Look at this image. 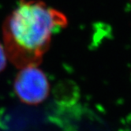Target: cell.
I'll return each mask as SVG.
<instances>
[{
  "instance_id": "obj_1",
  "label": "cell",
  "mask_w": 131,
  "mask_h": 131,
  "mask_svg": "<svg viewBox=\"0 0 131 131\" xmlns=\"http://www.w3.org/2000/svg\"><path fill=\"white\" fill-rule=\"evenodd\" d=\"M67 24L65 14L43 1L20 0L3 26L8 59L19 69L40 65L53 36Z\"/></svg>"
},
{
  "instance_id": "obj_2",
  "label": "cell",
  "mask_w": 131,
  "mask_h": 131,
  "mask_svg": "<svg viewBox=\"0 0 131 131\" xmlns=\"http://www.w3.org/2000/svg\"><path fill=\"white\" fill-rule=\"evenodd\" d=\"M17 98L28 105H38L49 95L50 85L46 74L37 66L21 68L14 83Z\"/></svg>"
},
{
  "instance_id": "obj_3",
  "label": "cell",
  "mask_w": 131,
  "mask_h": 131,
  "mask_svg": "<svg viewBox=\"0 0 131 131\" xmlns=\"http://www.w3.org/2000/svg\"><path fill=\"white\" fill-rule=\"evenodd\" d=\"M7 54L4 47L0 43V73H1L6 67L7 62Z\"/></svg>"
}]
</instances>
